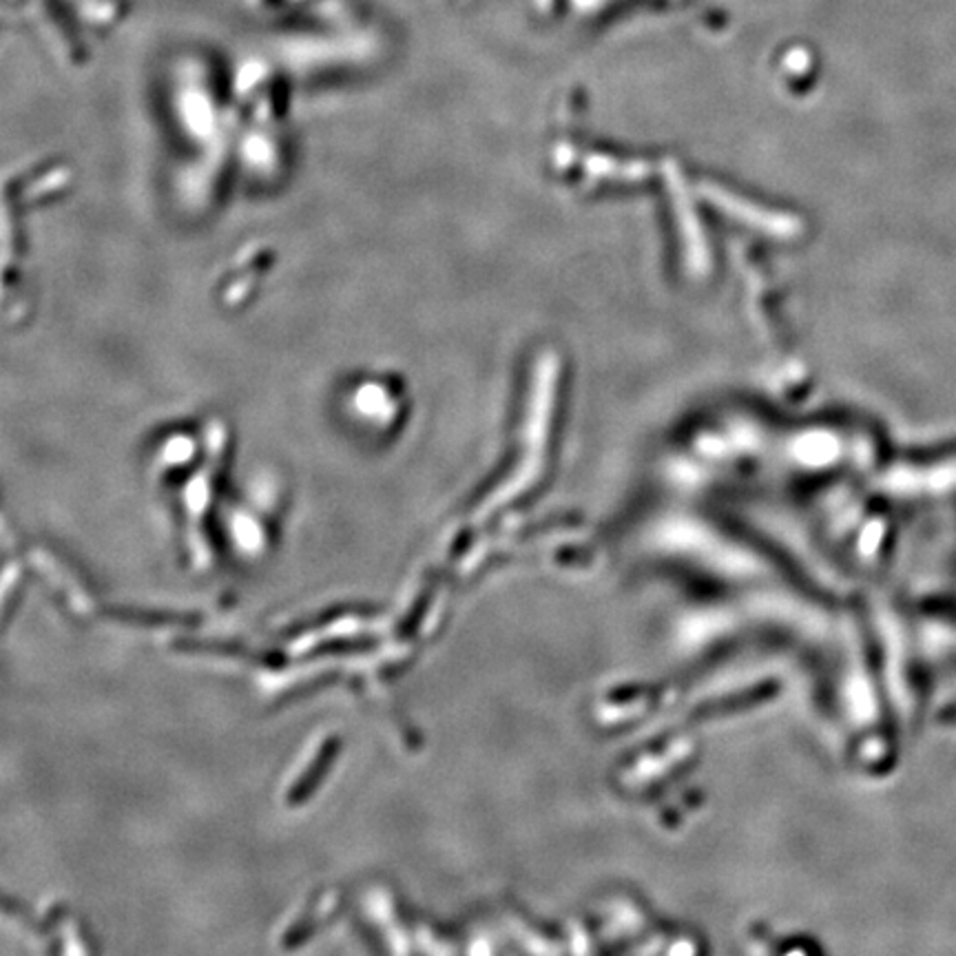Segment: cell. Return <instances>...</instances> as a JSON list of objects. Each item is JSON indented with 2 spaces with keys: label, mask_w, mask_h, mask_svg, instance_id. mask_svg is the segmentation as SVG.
Here are the masks:
<instances>
[{
  "label": "cell",
  "mask_w": 956,
  "mask_h": 956,
  "mask_svg": "<svg viewBox=\"0 0 956 956\" xmlns=\"http://www.w3.org/2000/svg\"><path fill=\"white\" fill-rule=\"evenodd\" d=\"M69 5L98 27H111L126 14V0H69Z\"/></svg>",
  "instance_id": "2"
},
{
  "label": "cell",
  "mask_w": 956,
  "mask_h": 956,
  "mask_svg": "<svg viewBox=\"0 0 956 956\" xmlns=\"http://www.w3.org/2000/svg\"><path fill=\"white\" fill-rule=\"evenodd\" d=\"M264 3H268V0H264Z\"/></svg>",
  "instance_id": "3"
},
{
  "label": "cell",
  "mask_w": 956,
  "mask_h": 956,
  "mask_svg": "<svg viewBox=\"0 0 956 956\" xmlns=\"http://www.w3.org/2000/svg\"><path fill=\"white\" fill-rule=\"evenodd\" d=\"M36 14L41 19L43 30L60 45L65 56L76 60L80 56V45L76 38V30L67 19L63 0H36Z\"/></svg>",
  "instance_id": "1"
}]
</instances>
